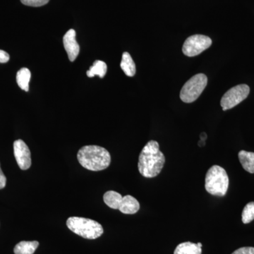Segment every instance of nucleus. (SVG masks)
<instances>
[{"label":"nucleus","mask_w":254,"mask_h":254,"mask_svg":"<svg viewBox=\"0 0 254 254\" xmlns=\"http://www.w3.org/2000/svg\"><path fill=\"white\" fill-rule=\"evenodd\" d=\"M165 163V155L160 151L158 142L150 141L140 153L138 170L142 176L153 178L161 173Z\"/></svg>","instance_id":"obj_1"},{"label":"nucleus","mask_w":254,"mask_h":254,"mask_svg":"<svg viewBox=\"0 0 254 254\" xmlns=\"http://www.w3.org/2000/svg\"><path fill=\"white\" fill-rule=\"evenodd\" d=\"M77 159L81 166L91 171H101L111 163V155L105 148L98 145H85L78 150Z\"/></svg>","instance_id":"obj_2"},{"label":"nucleus","mask_w":254,"mask_h":254,"mask_svg":"<svg viewBox=\"0 0 254 254\" xmlns=\"http://www.w3.org/2000/svg\"><path fill=\"white\" fill-rule=\"evenodd\" d=\"M68 228L73 233L88 240H95L103 234L99 222L81 217H70L66 220Z\"/></svg>","instance_id":"obj_3"},{"label":"nucleus","mask_w":254,"mask_h":254,"mask_svg":"<svg viewBox=\"0 0 254 254\" xmlns=\"http://www.w3.org/2000/svg\"><path fill=\"white\" fill-rule=\"evenodd\" d=\"M205 190L217 196L226 194L229 187V177L225 169L219 165H213L205 175Z\"/></svg>","instance_id":"obj_4"},{"label":"nucleus","mask_w":254,"mask_h":254,"mask_svg":"<svg viewBox=\"0 0 254 254\" xmlns=\"http://www.w3.org/2000/svg\"><path fill=\"white\" fill-rule=\"evenodd\" d=\"M208 78L203 73H198L185 83L180 91V99L184 103H190L195 101L207 86Z\"/></svg>","instance_id":"obj_5"},{"label":"nucleus","mask_w":254,"mask_h":254,"mask_svg":"<svg viewBox=\"0 0 254 254\" xmlns=\"http://www.w3.org/2000/svg\"><path fill=\"white\" fill-rule=\"evenodd\" d=\"M250 88L248 85L240 84L230 88L222 96L220 105L223 111L235 108L248 97Z\"/></svg>","instance_id":"obj_6"},{"label":"nucleus","mask_w":254,"mask_h":254,"mask_svg":"<svg viewBox=\"0 0 254 254\" xmlns=\"http://www.w3.org/2000/svg\"><path fill=\"white\" fill-rule=\"evenodd\" d=\"M212 45V40L208 36L203 35H193L187 38L182 52L187 57H195L203 53L210 48Z\"/></svg>","instance_id":"obj_7"},{"label":"nucleus","mask_w":254,"mask_h":254,"mask_svg":"<svg viewBox=\"0 0 254 254\" xmlns=\"http://www.w3.org/2000/svg\"><path fill=\"white\" fill-rule=\"evenodd\" d=\"M14 153L18 167L26 170L31 165V154L29 148L22 140L18 139L14 143Z\"/></svg>","instance_id":"obj_8"},{"label":"nucleus","mask_w":254,"mask_h":254,"mask_svg":"<svg viewBox=\"0 0 254 254\" xmlns=\"http://www.w3.org/2000/svg\"><path fill=\"white\" fill-rule=\"evenodd\" d=\"M63 44L68 55V60L71 62L76 59L80 52L79 45L76 40V31L73 29L65 33L63 38Z\"/></svg>","instance_id":"obj_9"},{"label":"nucleus","mask_w":254,"mask_h":254,"mask_svg":"<svg viewBox=\"0 0 254 254\" xmlns=\"http://www.w3.org/2000/svg\"><path fill=\"white\" fill-rule=\"evenodd\" d=\"M139 202L134 197L130 195H127L123 197V199H122L121 203H120V208H119V210L122 213L128 214V215L136 213L139 210Z\"/></svg>","instance_id":"obj_10"},{"label":"nucleus","mask_w":254,"mask_h":254,"mask_svg":"<svg viewBox=\"0 0 254 254\" xmlns=\"http://www.w3.org/2000/svg\"><path fill=\"white\" fill-rule=\"evenodd\" d=\"M120 66L127 76L132 77L136 74V64L132 59L131 55L127 52L123 53Z\"/></svg>","instance_id":"obj_11"},{"label":"nucleus","mask_w":254,"mask_h":254,"mask_svg":"<svg viewBox=\"0 0 254 254\" xmlns=\"http://www.w3.org/2000/svg\"><path fill=\"white\" fill-rule=\"evenodd\" d=\"M239 160L242 167L248 173H254V153L241 150L239 152Z\"/></svg>","instance_id":"obj_12"},{"label":"nucleus","mask_w":254,"mask_h":254,"mask_svg":"<svg viewBox=\"0 0 254 254\" xmlns=\"http://www.w3.org/2000/svg\"><path fill=\"white\" fill-rule=\"evenodd\" d=\"M202 247L198 244L187 242L180 244L175 249L174 254H201Z\"/></svg>","instance_id":"obj_13"},{"label":"nucleus","mask_w":254,"mask_h":254,"mask_svg":"<svg viewBox=\"0 0 254 254\" xmlns=\"http://www.w3.org/2000/svg\"><path fill=\"white\" fill-rule=\"evenodd\" d=\"M39 246V242L37 241L26 242L22 241L14 247L15 254H33Z\"/></svg>","instance_id":"obj_14"},{"label":"nucleus","mask_w":254,"mask_h":254,"mask_svg":"<svg viewBox=\"0 0 254 254\" xmlns=\"http://www.w3.org/2000/svg\"><path fill=\"white\" fill-rule=\"evenodd\" d=\"M123 195L115 190H108L103 195V200L105 204L110 208L119 210L120 203L123 199Z\"/></svg>","instance_id":"obj_15"},{"label":"nucleus","mask_w":254,"mask_h":254,"mask_svg":"<svg viewBox=\"0 0 254 254\" xmlns=\"http://www.w3.org/2000/svg\"><path fill=\"white\" fill-rule=\"evenodd\" d=\"M107 71H108V66H107L106 63L101 60H96L86 73L87 76L90 78L98 76L102 78L105 77Z\"/></svg>","instance_id":"obj_16"},{"label":"nucleus","mask_w":254,"mask_h":254,"mask_svg":"<svg viewBox=\"0 0 254 254\" xmlns=\"http://www.w3.org/2000/svg\"><path fill=\"white\" fill-rule=\"evenodd\" d=\"M31 77V73L28 68H21L16 74V82L18 86L23 91L28 92L29 91V81Z\"/></svg>","instance_id":"obj_17"},{"label":"nucleus","mask_w":254,"mask_h":254,"mask_svg":"<svg viewBox=\"0 0 254 254\" xmlns=\"http://www.w3.org/2000/svg\"><path fill=\"white\" fill-rule=\"evenodd\" d=\"M242 222L248 224L254 220V202H250L246 205L242 212Z\"/></svg>","instance_id":"obj_18"},{"label":"nucleus","mask_w":254,"mask_h":254,"mask_svg":"<svg viewBox=\"0 0 254 254\" xmlns=\"http://www.w3.org/2000/svg\"><path fill=\"white\" fill-rule=\"evenodd\" d=\"M50 0H21L22 4L26 6H33V7H38L43 5H46L49 2Z\"/></svg>","instance_id":"obj_19"},{"label":"nucleus","mask_w":254,"mask_h":254,"mask_svg":"<svg viewBox=\"0 0 254 254\" xmlns=\"http://www.w3.org/2000/svg\"><path fill=\"white\" fill-rule=\"evenodd\" d=\"M232 254H254V247H242L235 251Z\"/></svg>","instance_id":"obj_20"},{"label":"nucleus","mask_w":254,"mask_h":254,"mask_svg":"<svg viewBox=\"0 0 254 254\" xmlns=\"http://www.w3.org/2000/svg\"><path fill=\"white\" fill-rule=\"evenodd\" d=\"M10 59L9 55L4 50H0V63H6Z\"/></svg>","instance_id":"obj_21"},{"label":"nucleus","mask_w":254,"mask_h":254,"mask_svg":"<svg viewBox=\"0 0 254 254\" xmlns=\"http://www.w3.org/2000/svg\"><path fill=\"white\" fill-rule=\"evenodd\" d=\"M6 178L5 177L4 174L1 171V167H0V190L4 189L6 186Z\"/></svg>","instance_id":"obj_22"}]
</instances>
